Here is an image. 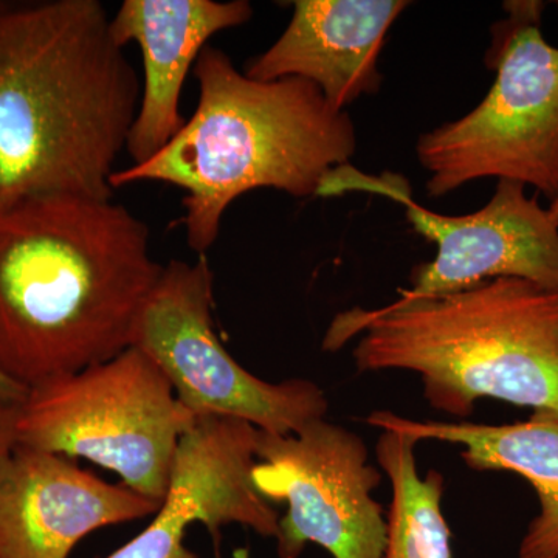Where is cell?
Returning a JSON list of instances; mask_svg holds the SVG:
<instances>
[{
    "mask_svg": "<svg viewBox=\"0 0 558 558\" xmlns=\"http://www.w3.org/2000/svg\"><path fill=\"white\" fill-rule=\"evenodd\" d=\"M196 421L159 366L130 347L28 388L20 403L17 444L89 459L160 505L180 439Z\"/></svg>",
    "mask_w": 558,
    "mask_h": 558,
    "instance_id": "6",
    "label": "cell"
},
{
    "mask_svg": "<svg viewBox=\"0 0 558 558\" xmlns=\"http://www.w3.org/2000/svg\"><path fill=\"white\" fill-rule=\"evenodd\" d=\"M213 271L207 256L170 260L140 311L131 347L165 374L196 417L241 418L271 435H295L325 418L329 402L314 381L271 384L240 365L213 325Z\"/></svg>",
    "mask_w": 558,
    "mask_h": 558,
    "instance_id": "7",
    "label": "cell"
},
{
    "mask_svg": "<svg viewBox=\"0 0 558 558\" xmlns=\"http://www.w3.org/2000/svg\"><path fill=\"white\" fill-rule=\"evenodd\" d=\"M550 211V215H553L554 220H556L558 226V191L556 196H554V199L550 201V207L548 208Z\"/></svg>",
    "mask_w": 558,
    "mask_h": 558,
    "instance_id": "18",
    "label": "cell"
},
{
    "mask_svg": "<svg viewBox=\"0 0 558 558\" xmlns=\"http://www.w3.org/2000/svg\"><path fill=\"white\" fill-rule=\"evenodd\" d=\"M253 483L267 501L286 502L278 521L279 558L307 545L333 558H384L388 517L373 494L381 483L359 435L326 418L295 435L259 429Z\"/></svg>",
    "mask_w": 558,
    "mask_h": 558,
    "instance_id": "9",
    "label": "cell"
},
{
    "mask_svg": "<svg viewBox=\"0 0 558 558\" xmlns=\"http://www.w3.org/2000/svg\"><path fill=\"white\" fill-rule=\"evenodd\" d=\"M142 80L100 0L0 5V209L112 199Z\"/></svg>",
    "mask_w": 558,
    "mask_h": 558,
    "instance_id": "2",
    "label": "cell"
},
{
    "mask_svg": "<svg viewBox=\"0 0 558 558\" xmlns=\"http://www.w3.org/2000/svg\"><path fill=\"white\" fill-rule=\"evenodd\" d=\"M521 183L498 180L492 199L472 215L446 216L421 207L409 180L396 172L366 174L341 165L323 179L318 197L368 193L402 205L416 233L435 242L438 255L418 266L411 288L395 303L433 299L499 277L527 279L558 290V226Z\"/></svg>",
    "mask_w": 558,
    "mask_h": 558,
    "instance_id": "8",
    "label": "cell"
},
{
    "mask_svg": "<svg viewBox=\"0 0 558 558\" xmlns=\"http://www.w3.org/2000/svg\"><path fill=\"white\" fill-rule=\"evenodd\" d=\"M277 43L250 60L244 73L258 81L301 78L344 110L380 89L377 69L388 31L407 0H296Z\"/></svg>",
    "mask_w": 558,
    "mask_h": 558,
    "instance_id": "13",
    "label": "cell"
},
{
    "mask_svg": "<svg viewBox=\"0 0 558 558\" xmlns=\"http://www.w3.org/2000/svg\"><path fill=\"white\" fill-rule=\"evenodd\" d=\"M159 506L68 457L17 444L0 458V558H69L92 532Z\"/></svg>",
    "mask_w": 558,
    "mask_h": 558,
    "instance_id": "11",
    "label": "cell"
},
{
    "mask_svg": "<svg viewBox=\"0 0 558 558\" xmlns=\"http://www.w3.org/2000/svg\"><path fill=\"white\" fill-rule=\"evenodd\" d=\"M259 429L241 418L197 417L180 439L167 494L148 527L106 558H199L185 546L191 524L218 532L241 524L277 538L279 515L253 483Z\"/></svg>",
    "mask_w": 558,
    "mask_h": 558,
    "instance_id": "10",
    "label": "cell"
},
{
    "mask_svg": "<svg viewBox=\"0 0 558 558\" xmlns=\"http://www.w3.org/2000/svg\"><path fill=\"white\" fill-rule=\"evenodd\" d=\"M542 2L506 3L486 61L497 72L484 100L462 119L425 132L416 153L429 197L473 180L532 186L550 201L558 191V47L543 36Z\"/></svg>",
    "mask_w": 558,
    "mask_h": 558,
    "instance_id": "5",
    "label": "cell"
},
{
    "mask_svg": "<svg viewBox=\"0 0 558 558\" xmlns=\"http://www.w3.org/2000/svg\"><path fill=\"white\" fill-rule=\"evenodd\" d=\"M366 422L381 432L440 440L464 447L461 458L473 470L519 473L538 495L539 513L521 538L519 558H558V413L534 411L529 421L508 425L414 421L374 411Z\"/></svg>",
    "mask_w": 558,
    "mask_h": 558,
    "instance_id": "14",
    "label": "cell"
},
{
    "mask_svg": "<svg viewBox=\"0 0 558 558\" xmlns=\"http://www.w3.org/2000/svg\"><path fill=\"white\" fill-rule=\"evenodd\" d=\"M417 444L399 432H381L377 440V461L392 488L384 558H451V532L440 508L446 480L438 470L418 475Z\"/></svg>",
    "mask_w": 558,
    "mask_h": 558,
    "instance_id": "15",
    "label": "cell"
},
{
    "mask_svg": "<svg viewBox=\"0 0 558 558\" xmlns=\"http://www.w3.org/2000/svg\"><path fill=\"white\" fill-rule=\"evenodd\" d=\"M161 271L148 226L112 199L0 209V374L32 388L116 357Z\"/></svg>",
    "mask_w": 558,
    "mask_h": 558,
    "instance_id": "1",
    "label": "cell"
},
{
    "mask_svg": "<svg viewBox=\"0 0 558 558\" xmlns=\"http://www.w3.org/2000/svg\"><path fill=\"white\" fill-rule=\"evenodd\" d=\"M352 349L360 373L413 371L433 409L469 417L498 399L558 413V290L499 277L447 295L333 317L325 351Z\"/></svg>",
    "mask_w": 558,
    "mask_h": 558,
    "instance_id": "4",
    "label": "cell"
},
{
    "mask_svg": "<svg viewBox=\"0 0 558 558\" xmlns=\"http://www.w3.org/2000/svg\"><path fill=\"white\" fill-rule=\"evenodd\" d=\"M20 403L0 400V458L17 446Z\"/></svg>",
    "mask_w": 558,
    "mask_h": 558,
    "instance_id": "16",
    "label": "cell"
},
{
    "mask_svg": "<svg viewBox=\"0 0 558 558\" xmlns=\"http://www.w3.org/2000/svg\"><path fill=\"white\" fill-rule=\"evenodd\" d=\"M194 76L199 101L190 120L145 163L117 170L110 185L160 182L182 190L186 244L201 256L238 197L258 189L317 196L323 179L354 156L357 137L347 110L333 109L310 81L250 78L209 46Z\"/></svg>",
    "mask_w": 558,
    "mask_h": 558,
    "instance_id": "3",
    "label": "cell"
},
{
    "mask_svg": "<svg viewBox=\"0 0 558 558\" xmlns=\"http://www.w3.org/2000/svg\"><path fill=\"white\" fill-rule=\"evenodd\" d=\"M28 388L17 381L9 379V377L0 374V400L5 402L21 403L27 396Z\"/></svg>",
    "mask_w": 558,
    "mask_h": 558,
    "instance_id": "17",
    "label": "cell"
},
{
    "mask_svg": "<svg viewBox=\"0 0 558 558\" xmlns=\"http://www.w3.org/2000/svg\"><path fill=\"white\" fill-rule=\"evenodd\" d=\"M247 0H124L110 17L119 46L142 50V98L128 153L145 163L185 124L180 97L191 68L213 36L252 17Z\"/></svg>",
    "mask_w": 558,
    "mask_h": 558,
    "instance_id": "12",
    "label": "cell"
}]
</instances>
